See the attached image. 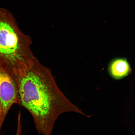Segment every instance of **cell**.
Instances as JSON below:
<instances>
[{
    "instance_id": "1",
    "label": "cell",
    "mask_w": 135,
    "mask_h": 135,
    "mask_svg": "<svg viewBox=\"0 0 135 135\" xmlns=\"http://www.w3.org/2000/svg\"><path fill=\"white\" fill-rule=\"evenodd\" d=\"M18 103L32 116L39 134H52L61 114L74 112L88 117L61 92L51 73L38 65H31L16 80Z\"/></svg>"
},
{
    "instance_id": "2",
    "label": "cell",
    "mask_w": 135,
    "mask_h": 135,
    "mask_svg": "<svg viewBox=\"0 0 135 135\" xmlns=\"http://www.w3.org/2000/svg\"><path fill=\"white\" fill-rule=\"evenodd\" d=\"M25 40L12 13L0 8V67L15 80L31 64Z\"/></svg>"
},
{
    "instance_id": "3",
    "label": "cell",
    "mask_w": 135,
    "mask_h": 135,
    "mask_svg": "<svg viewBox=\"0 0 135 135\" xmlns=\"http://www.w3.org/2000/svg\"><path fill=\"white\" fill-rule=\"evenodd\" d=\"M18 86L15 79L0 67V132L7 115L18 102Z\"/></svg>"
},
{
    "instance_id": "4",
    "label": "cell",
    "mask_w": 135,
    "mask_h": 135,
    "mask_svg": "<svg viewBox=\"0 0 135 135\" xmlns=\"http://www.w3.org/2000/svg\"><path fill=\"white\" fill-rule=\"evenodd\" d=\"M131 69L126 59L117 58L114 59L109 63L108 71L111 77L116 80L122 79L129 75Z\"/></svg>"
}]
</instances>
